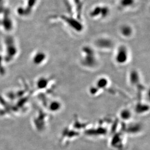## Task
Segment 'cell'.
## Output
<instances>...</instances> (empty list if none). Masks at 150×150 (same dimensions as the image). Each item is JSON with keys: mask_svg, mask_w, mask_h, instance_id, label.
Segmentation results:
<instances>
[{"mask_svg": "<svg viewBox=\"0 0 150 150\" xmlns=\"http://www.w3.org/2000/svg\"><path fill=\"white\" fill-rule=\"evenodd\" d=\"M109 84V80L108 78L105 77H100L97 80L94 85L101 91L106 89Z\"/></svg>", "mask_w": 150, "mask_h": 150, "instance_id": "obj_9", "label": "cell"}, {"mask_svg": "<svg viewBox=\"0 0 150 150\" xmlns=\"http://www.w3.org/2000/svg\"><path fill=\"white\" fill-rule=\"evenodd\" d=\"M62 104L61 102L57 100H53L52 102H51L49 105V109L50 110L55 113L59 111L62 109Z\"/></svg>", "mask_w": 150, "mask_h": 150, "instance_id": "obj_12", "label": "cell"}, {"mask_svg": "<svg viewBox=\"0 0 150 150\" xmlns=\"http://www.w3.org/2000/svg\"><path fill=\"white\" fill-rule=\"evenodd\" d=\"M95 47L100 50H109L114 47V42L110 38L100 37L95 40Z\"/></svg>", "mask_w": 150, "mask_h": 150, "instance_id": "obj_5", "label": "cell"}, {"mask_svg": "<svg viewBox=\"0 0 150 150\" xmlns=\"http://www.w3.org/2000/svg\"><path fill=\"white\" fill-rule=\"evenodd\" d=\"M128 80L131 86L138 88L139 89H142L143 91L144 88L141 83L140 74L137 70L133 69L130 71L128 76Z\"/></svg>", "mask_w": 150, "mask_h": 150, "instance_id": "obj_6", "label": "cell"}, {"mask_svg": "<svg viewBox=\"0 0 150 150\" xmlns=\"http://www.w3.org/2000/svg\"><path fill=\"white\" fill-rule=\"evenodd\" d=\"M149 110V106L146 103H138L135 106V112L138 114L145 113Z\"/></svg>", "mask_w": 150, "mask_h": 150, "instance_id": "obj_11", "label": "cell"}, {"mask_svg": "<svg viewBox=\"0 0 150 150\" xmlns=\"http://www.w3.org/2000/svg\"><path fill=\"white\" fill-rule=\"evenodd\" d=\"M110 13L109 7L106 6H95L89 12V16L92 19H105Z\"/></svg>", "mask_w": 150, "mask_h": 150, "instance_id": "obj_3", "label": "cell"}, {"mask_svg": "<svg viewBox=\"0 0 150 150\" xmlns=\"http://www.w3.org/2000/svg\"><path fill=\"white\" fill-rule=\"evenodd\" d=\"M81 52L80 63L83 67L88 69H94L98 66L99 60L94 48L91 46H83L81 49Z\"/></svg>", "mask_w": 150, "mask_h": 150, "instance_id": "obj_1", "label": "cell"}, {"mask_svg": "<svg viewBox=\"0 0 150 150\" xmlns=\"http://www.w3.org/2000/svg\"><path fill=\"white\" fill-rule=\"evenodd\" d=\"M130 57V51L125 45H120L117 48L114 54V61L118 65L123 66L127 63Z\"/></svg>", "mask_w": 150, "mask_h": 150, "instance_id": "obj_2", "label": "cell"}, {"mask_svg": "<svg viewBox=\"0 0 150 150\" xmlns=\"http://www.w3.org/2000/svg\"><path fill=\"white\" fill-rule=\"evenodd\" d=\"M142 126L139 123H132L128 128V132L132 134L139 133L142 130Z\"/></svg>", "mask_w": 150, "mask_h": 150, "instance_id": "obj_13", "label": "cell"}, {"mask_svg": "<svg viewBox=\"0 0 150 150\" xmlns=\"http://www.w3.org/2000/svg\"><path fill=\"white\" fill-rule=\"evenodd\" d=\"M100 92L99 89H98V88H97L96 86H95L94 85L91 86L89 88V94L93 96H94L95 95L96 96L97 94H99Z\"/></svg>", "mask_w": 150, "mask_h": 150, "instance_id": "obj_15", "label": "cell"}, {"mask_svg": "<svg viewBox=\"0 0 150 150\" xmlns=\"http://www.w3.org/2000/svg\"><path fill=\"white\" fill-rule=\"evenodd\" d=\"M46 59V55L44 52H38L36 54V55L35 57L34 62L37 64H40L43 62Z\"/></svg>", "mask_w": 150, "mask_h": 150, "instance_id": "obj_14", "label": "cell"}, {"mask_svg": "<svg viewBox=\"0 0 150 150\" xmlns=\"http://www.w3.org/2000/svg\"><path fill=\"white\" fill-rule=\"evenodd\" d=\"M136 0H119L118 8L120 10H129L136 4Z\"/></svg>", "mask_w": 150, "mask_h": 150, "instance_id": "obj_8", "label": "cell"}, {"mask_svg": "<svg viewBox=\"0 0 150 150\" xmlns=\"http://www.w3.org/2000/svg\"><path fill=\"white\" fill-rule=\"evenodd\" d=\"M61 19L65 22L68 26L77 32H81L83 29V25L81 21L78 18H74L68 16H61Z\"/></svg>", "mask_w": 150, "mask_h": 150, "instance_id": "obj_4", "label": "cell"}, {"mask_svg": "<svg viewBox=\"0 0 150 150\" xmlns=\"http://www.w3.org/2000/svg\"><path fill=\"white\" fill-rule=\"evenodd\" d=\"M119 33L125 38H130L133 35L134 30L133 27L128 24H122L119 28Z\"/></svg>", "mask_w": 150, "mask_h": 150, "instance_id": "obj_7", "label": "cell"}, {"mask_svg": "<svg viewBox=\"0 0 150 150\" xmlns=\"http://www.w3.org/2000/svg\"><path fill=\"white\" fill-rule=\"evenodd\" d=\"M119 117L122 120L125 122H128L132 119L133 113L129 108H124L119 113Z\"/></svg>", "mask_w": 150, "mask_h": 150, "instance_id": "obj_10", "label": "cell"}]
</instances>
